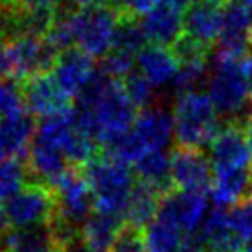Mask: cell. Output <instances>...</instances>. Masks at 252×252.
I'll return each mask as SVG.
<instances>
[{
  "label": "cell",
  "instance_id": "cell-1",
  "mask_svg": "<svg viewBox=\"0 0 252 252\" xmlns=\"http://www.w3.org/2000/svg\"><path fill=\"white\" fill-rule=\"evenodd\" d=\"M79 124L94 140L107 149L133 127L136 107L129 99L126 87L103 72L77 98L74 109Z\"/></svg>",
  "mask_w": 252,
  "mask_h": 252
},
{
  "label": "cell",
  "instance_id": "cell-2",
  "mask_svg": "<svg viewBox=\"0 0 252 252\" xmlns=\"http://www.w3.org/2000/svg\"><path fill=\"white\" fill-rule=\"evenodd\" d=\"M83 173L91 184L96 212L116 217L126 216L129 197L136 186L129 164L107 153L105 157H94L85 164Z\"/></svg>",
  "mask_w": 252,
  "mask_h": 252
},
{
  "label": "cell",
  "instance_id": "cell-3",
  "mask_svg": "<svg viewBox=\"0 0 252 252\" xmlns=\"http://www.w3.org/2000/svg\"><path fill=\"white\" fill-rule=\"evenodd\" d=\"M175 140L179 147L201 149L217 136L219 112L212 103L208 92L189 91L179 94L173 107Z\"/></svg>",
  "mask_w": 252,
  "mask_h": 252
},
{
  "label": "cell",
  "instance_id": "cell-4",
  "mask_svg": "<svg viewBox=\"0 0 252 252\" xmlns=\"http://www.w3.org/2000/svg\"><path fill=\"white\" fill-rule=\"evenodd\" d=\"M252 85L245 68V59L216 56L208 76V96L217 112L226 118H247L251 101Z\"/></svg>",
  "mask_w": 252,
  "mask_h": 252
},
{
  "label": "cell",
  "instance_id": "cell-5",
  "mask_svg": "<svg viewBox=\"0 0 252 252\" xmlns=\"http://www.w3.org/2000/svg\"><path fill=\"white\" fill-rule=\"evenodd\" d=\"M173 136V116L160 107H147L136 116L133 127L109 147V153L127 164H134L142 155L164 151L171 144Z\"/></svg>",
  "mask_w": 252,
  "mask_h": 252
},
{
  "label": "cell",
  "instance_id": "cell-6",
  "mask_svg": "<svg viewBox=\"0 0 252 252\" xmlns=\"http://www.w3.org/2000/svg\"><path fill=\"white\" fill-rule=\"evenodd\" d=\"M118 15L111 7H98V9H85L72 13V30H74V44L83 54L96 57L109 56L114 48V42L120 30Z\"/></svg>",
  "mask_w": 252,
  "mask_h": 252
},
{
  "label": "cell",
  "instance_id": "cell-7",
  "mask_svg": "<svg viewBox=\"0 0 252 252\" xmlns=\"http://www.w3.org/2000/svg\"><path fill=\"white\" fill-rule=\"evenodd\" d=\"M50 188L56 193V214L61 221L81 228L83 223L94 214V195L83 169L70 168L59 177Z\"/></svg>",
  "mask_w": 252,
  "mask_h": 252
},
{
  "label": "cell",
  "instance_id": "cell-8",
  "mask_svg": "<svg viewBox=\"0 0 252 252\" xmlns=\"http://www.w3.org/2000/svg\"><path fill=\"white\" fill-rule=\"evenodd\" d=\"M57 54L42 35L15 33L7 42V72L15 79H32L54 66Z\"/></svg>",
  "mask_w": 252,
  "mask_h": 252
},
{
  "label": "cell",
  "instance_id": "cell-9",
  "mask_svg": "<svg viewBox=\"0 0 252 252\" xmlns=\"http://www.w3.org/2000/svg\"><path fill=\"white\" fill-rule=\"evenodd\" d=\"M4 212L13 228L44 224L56 214V193L50 186L33 182L4 203Z\"/></svg>",
  "mask_w": 252,
  "mask_h": 252
},
{
  "label": "cell",
  "instance_id": "cell-10",
  "mask_svg": "<svg viewBox=\"0 0 252 252\" xmlns=\"http://www.w3.org/2000/svg\"><path fill=\"white\" fill-rule=\"evenodd\" d=\"M171 179L177 189L206 193L214 181L210 157L201 149L179 147L171 155Z\"/></svg>",
  "mask_w": 252,
  "mask_h": 252
},
{
  "label": "cell",
  "instance_id": "cell-11",
  "mask_svg": "<svg viewBox=\"0 0 252 252\" xmlns=\"http://www.w3.org/2000/svg\"><path fill=\"white\" fill-rule=\"evenodd\" d=\"M140 30L146 41L158 46L177 44L184 33V15L182 7L173 0H158L153 9H149L142 21Z\"/></svg>",
  "mask_w": 252,
  "mask_h": 252
},
{
  "label": "cell",
  "instance_id": "cell-12",
  "mask_svg": "<svg viewBox=\"0 0 252 252\" xmlns=\"http://www.w3.org/2000/svg\"><path fill=\"white\" fill-rule=\"evenodd\" d=\"M158 216L173 221L186 234H195L208 216V201L199 191L173 189L162 197Z\"/></svg>",
  "mask_w": 252,
  "mask_h": 252
},
{
  "label": "cell",
  "instance_id": "cell-13",
  "mask_svg": "<svg viewBox=\"0 0 252 252\" xmlns=\"http://www.w3.org/2000/svg\"><path fill=\"white\" fill-rule=\"evenodd\" d=\"M52 68L54 79L68 98H79L98 77L94 59L81 50H66L59 54Z\"/></svg>",
  "mask_w": 252,
  "mask_h": 252
},
{
  "label": "cell",
  "instance_id": "cell-14",
  "mask_svg": "<svg viewBox=\"0 0 252 252\" xmlns=\"http://www.w3.org/2000/svg\"><path fill=\"white\" fill-rule=\"evenodd\" d=\"M217 54L234 59H245L252 46L251 13L238 2H230L223 9V32L219 37Z\"/></svg>",
  "mask_w": 252,
  "mask_h": 252
},
{
  "label": "cell",
  "instance_id": "cell-15",
  "mask_svg": "<svg viewBox=\"0 0 252 252\" xmlns=\"http://www.w3.org/2000/svg\"><path fill=\"white\" fill-rule=\"evenodd\" d=\"M210 162L214 169L252 168V153L245 131L236 124L223 127L210 144Z\"/></svg>",
  "mask_w": 252,
  "mask_h": 252
},
{
  "label": "cell",
  "instance_id": "cell-16",
  "mask_svg": "<svg viewBox=\"0 0 252 252\" xmlns=\"http://www.w3.org/2000/svg\"><path fill=\"white\" fill-rule=\"evenodd\" d=\"M24 96H26V107L32 114L44 118H52L57 114L70 111V98L66 92L57 85L54 76L41 74L26 81L24 87Z\"/></svg>",
  "mask_w": 252,
  "mask_h": 252
},
{
  "label": "cell",
  "instance_id": "cell-17",
  "mask_svg": "<svg viewBox=\"0 0 252 252\" xmlns=\"http://www.w3.org/2000/svg\"><path fill=\"white\" fill-rule=\"evenodd\" d=\"M223 32V9L210 2H195L184 15V37L199 46L219 41Z\"/></svg>",
  "mask_w": 252,
  "mask_h": 252
},
{
  "label": "cell",
  "instance_id": "cell-18",
  "mask_svg": "<svg viewBox=\"0 0 252 252\" xmlns=\"http://www.w3.org/2000/svg\"><path fill=\"white\" fill-rule=\"evenodd\" d=\"M179 66H181V59L177 56V52H171L168 46L149 44L136 57L138 74L146 77L155 89H164L168 85L175 83Z\"/></svg>",
  "mask_w": 252,
  "mask_h": 252
},
{
  "label": "cell",
  "instance_id": "cell-19",
  "mask_svg": "<svg viewBox=\"0 0 252 252\" xmlns=\"http://www.w3.org/2000/svg\"><path fill=\"white\" fill-rule=\"evenodd\" d=\"M212 197L217 206H238L252 199V168L214 169Z\"/></svg>",
  "mask_w": 252,
  "mask_h": 252
},
{
  "label": "cell",
  "instance_id": "cell-20",
  "mask_svg": "<svg viewBox=\"0 0 252 252\" xmlns=\"http://www.w3.org/2000/svg\"><path fill=\"white\" fill-rule=\"evenodd\" d=\"M70 168H74V166L68 162L66 155L59 147L35 134L33 144H32L28 153V171L35 177L37 181L41 184L42 181L54 184Z\"/></svg>",
  "mask_w": 252,
  "mask_h": 252
},
{
  "label": "cell",
  "instance_id": "cell-21",
  "mask_svg": "<svg viewBox=\"0 0 252 252\" xmlns=\"http://www.w3.org/2000/svg\"><path fill=\"white\" fill-rule=\"evenodd\" d=\"M35 138V124L28 112L0 120V160H19L30 153Z\"/></svg>",
  "mask_w": 252,
  "mask_h": 252
},
{
  "label": "cell",
  "instance_id": "cell-22",
  "mask_svg": "<svg viewBox=\"0 0 252 252\" xmlns=\"http://www.w3.org/2000/svg\"><path fill=\"white\" fill-rule=\"evenodd\" d=\"M122 219L111 214L94 212L81 226V243L91 252H109L124 228Z\"/></svg>",
  "mask_w": 252,
  "mask_h": 252
},
{
  "label": "cell",
  "instance_id": "cell-23",
  "mask_svg": "<svg viewBox=\"0 0 252 252\" xmlns=\"http://www.w3.org/2000/svg\"><path fill=\"white\" fill-rule=\"evenodd\" d=\"M2 249L4 252H61L48 223L13 228L6 234Z\"/></svg>",
  "mask_w": 252,
  "mask_h": 252
},
{
  "label": "cell",
  "instance_id": "cell-24",
  "mask_svg": "<svg viewBox=\"0 0 252 252\" xmlns=\"http://www.w3.org/2000/svg\"><path fill=\"white\" fill-rule=\"evenodd\" d=\"M134 171L140 179V182L153 186L158 189L162 195L173 191V179H171V157L164 151H151L142 155L134 162Z\"/></svg>",
  "mask_w": 252,
  "mask_h": 252
},
{
  "label": "cell",
  "instance_id": "cell-25",
  "mask_svg": "<svg viewBox=\"0 0 252 252\" xmlns=\"http://www.w3.org/2000/svg\"><path fill=\"white\" fill-rule=\"evenodd\" d=\"M162 197L164 195L153 186L138 182L134 186L131 197H129V204H127L126 210V223L133 224L140 230L146 228L160 210Z\"/></svg>",
  "mask_w": 252,
  "mask_h": 252
},
{
  "label": "cell",
  "instance_id": "cell-26",
  "mask_svg": "<svg viewBox=\"0 0 252 252\" xmlns=\"http://www.w3.org/2000/svg\"><path fill=\"white\" fill-rule=\"evenodd\" d=\"M182 234L184 230L181 226L157 214V217L144 230L147 252H179L182 241L186 238Z\"/></svg>",
  "mask_w": 252,
  "mask_h": 252
},
{
  "label": "cell",
  "instance_id": "cell-27",
  "mask_svg": "<svg viewBox=\"0 0 252 252\" xmlns=\"http://www.w3.org/2000/svg\"><path fill=\"white\" fill-rule=\"evenodd\" d=\"M26 175L28 168L19 160H0V203H7L24 188Z\"/></svg>",
  "mask_w": 252,
  "mask_h": 252
},
{
  "label": "cell",
  "instance_id": "cell-28",
  "mask_svg": "<svg viewBox=\"0 0 252 252\" xmlns=\"http://www.w3.org/2000/svg\"><path fill=\"white\" fill-rule=\"evenodd\" d=\"M26 109L24 89L11 79H0V120L24 114Z\"/></svg>",
  "mask_w": 252,
  "mask_h": 252
},
{
  "label": "cell",
  "instance_id": "cell-29",
  "mask_svg": "<svg viewBox=\"0 0 252 252\" xmlns=\"http://www.w3.org/2000/svg\"><path fill=\"white\" fill-rule=\"evenodd\" d=\"M50 48L56 52L57 56L63 54L66 50H72L74 44V30H72V13L59 15L54 19L52 26L48 28L44 35Z\"/></svg>",
  "mask_w": 252,
  "mask_h": 252
},
{
  "label": "cell",
  "instance_id": "cell-30",
  "mask_svg": "<svg viewBox=\"0 0 252 252\" xmlns=\"http://www.w3.org/2000/svg\"><path fill=\"white\" fill-rule=\"evenodd\" d=\"M124 87H126L127 96L134 103V107H144V109H147V107L153 103L157 89L142 74H138V72H133L129 77H126L124 79Z\"/></svg>",
  "mask_w": 252,
  "mask_h": 252
},
{
  "label": "cell",
  "instance_id": "cell-31",
  "mask_svg": "<svg viewBox=\"0 0 252 252\" xmlns=\"http://www.w3.org/2000/svg\"><path fill=\"white\" fill-rule=\"evenodd\" d=\"M228 221L234 236L239 239V243L245 247V243L252 236V204L251 201L238 206H232L228 210Z\"/></svg>",
  "mask_w": 252,
  "mask_h": 252
},
{
  "label": "cell",
  "instance_id": "cell-32",
  "mask_svg": "<svg viewBox=\"0 0 252 252\" xmlns=\"http://www.w3.org/2000/svg\"><path fill=\"white\" fill-rule=\"evenodd\" d=\"M109 252H147L146 239L142 236V230L133 224L126 223L120 232L118 239Z\"/></svg>",
  "mask_w": 252,
  "mask_h": 252
},
{
  "label": "cell",
  "instance_id": "cell-33",
  "mask_svg": "<svg viewBox=\"0 0 252 252\" xmlns=\"http://www.w3.org/2000/svg\"><path fill=\"white\" fill-rule=\"evenodd\" d=\"M21 11H41V13H54L57 6H61L63 0H15Z\"/></svg>",
  "mask_w": 252,
  "mask_h": 252
},
{
  "label": "cell",
  "instance_id": "cell-34",
  "mask_svg": "<svg viewBox=\"0 0 252 252\" xmlns=\"http://www.w3.org/2000/svg\"><path fill=\"white\" fill-rule=\"evenodd\" d=\"M116 2L126 15H142L144 17L149 9H153L158 0H116Z\"/></svg>",
  "mask_w": 252,
  "mask_h": 252
},
{
  "label": "cell",
  "instance_id": "cell-35",
  "mask_svg": "<svg viewBox=\"0 0 252 252\" xmlns=\"http://www.w3.org/2000/svg\"><path fill=\"white\" fill-rule=\"evenodd\" d=\"M7 74V44H4L2 32H0V79Z\"/></svg>",
  "mask_w": 252,
  "mask_h": 252
},
{
  "label": "cell",
  "instance_id": "cell-36",
  "mask_svg": "<svg viewBox=\"0 0 252 252\" xmlns=\"http://www.w3.org/2000/svg\"><path fill=\"white\" fill-rule=\"evenodd\" d=\"M72 2H74L81 11H85V9H98V7H103V4H105L107 0H72Z\"/></svg>",
  "mask_w": 252,
  "mask_h": 252
},
{
  "label": "cell",
  "instance_id": "cell-37",
  "mask_svg": "<svg viewBox=\"0 0 252 252\" xmlns=\"http://www.w3.org/2000/svg\"><path fill=\"white\" fill-rule=\"evenodd\" d=\"M245 134H247V142H249V147H251V153H252V114L245 122Z\"/></svg>",
  "mask_w": 252,
  "mask_h": 252
},
{
  "label": "cell",
  "instance_id": "cell-38",
  "mask_svg": "<svg viewBox=\"0 0 252 252\" xmlns=\"http://www.w3.org/2000/svg\"><path fill=\"white\" fill-rule=\"evenodd\" d=\"M7 224H9V221H7L6 217V212H4V208H0V236L7 234Z\"/></svg>",
  "mask_w": 252,
  "mask_h": 252
},
{
  "label": "cell",
  "instance_id": "cell-39",
  "mask_svg": "<svg viewBox=\"0 0 252 252\" xmlns=\"http://www.w3.org/2000/svg\"><path fill=\"white\" fill-rule=\"evenodd\" d=\"M245 68H247V74H249V79H251V85H252V52L245 59Z\"/></svg>",
  "mask_w": 252,
  "mask_h": 252
},
{
  "label": "cell",
  "instance_id": "cell-40",
  "mask_svg": "<svg viewBox=\"0 0 252 252\" xmlns=\"http://www.w3.org/2000/svg\"><path fill=\"white\" fill-rule=\"evenodd\" d=\"M234 2H238V4H241V6L245 7L249 13H252V0H234Z\"/></svg>",
  "mask_w": 252,
  "mask_h": 252
},
{
  "label": "cell",
  "instance_id": "cell-41",
  "mask_svg": "<svg viewBox=\"0 0 252 252\" xmlns=\"http://www.w3.org/2000/svg\"><path fill=\"white\" fill-rule=\"evenodd\" d=\"M68 252H91V251H89L87 247H83V243H81V245H76L74 249H70Z\"/></svg>",
  "mask_w": 252,
  "mask_h": 252
},
{
  "label": "cell",
  "instance_id": "cell-42",
  "mask_svg": "<svg viewBox=\"0 0 252 252\" xmlns=\"http://www.w3.org/2000/svg\"><path fill=\"white\" fill-rule=\"evenodd\" d=\"M173 2H175V4H179V6L181 7H184V6H191V2H193V0H173Z\"/></svg>",
  "mask_w": 252,
  "mask_h": 252
},
{
  "label": "cell",
  "instance_id": "cell-43",
  "mask_svg": "<svg viewBox=\"0 0 252 252\" xmlns=\"http://www.w3.org/2000/svg\"><path fill=\"white\" fill-rule=\"evenodd\" d=\"M241 252H252V236H251V239L245 243V247H243V251Z\"/></svg>",
  "mask_w": 252,
  "mask_h": 252
},
{
  "label": "cell",
  "instance_id": "cell-44",
  "mask_svg": "<svg viewBox=\"0 0 252 252\" xmlns=\"http://www.w3.org/2000/svg\"><path fill=\"white\" fill-rule=\"evenodd\" d=\"M204 2H210V4H216V6H219V4H224V2H228V0H204Z\"/></svg>",
  "mask_w": 252,
  "mask_h": 252
},
{
  "label": "cell",
  "instance_id": "cell-45",
  "mask_svg": "<svg viewBox=\"0 0 252 252\" xmlns=\"http://www.w3.org/2000/svg\"><path fill=\"white\" fill-rule=\"evenodd\" d=\"M15 0H0V9H2V7H6L7 4H13Z\"/></svg>",
  "mask_w": 252,
  "mask_h": 252
},
{
  "label": "cell",
  "instance_id": "cell-46",
  "mask_svg": "<svg viewBox=\"0 0 252 252\" xmlns=\"http://www.w3.org/2000/svg\"><path fill=\"white\" fill-rule=\"evenodd\" d=\"M208 252H230V251H208Z\"/></svg>",
  "mask_w": 252,
  "mask_h": 252
}]
</instances>
